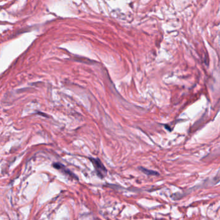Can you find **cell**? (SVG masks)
I'll return each instance as SVG.
<instances>
[{
  "label": "cell",
  "instance_id": "cell-1",
  "mask_svg": "<svg viewBox=\"0 0 220 220\" xmlns=\"http://www.w3.org/2000/svg\"><path fill=\"white\" fill-rule=\"evenodd\" d=\"M89 160L92 163L97 176L101 178H103L107 174V169L102 162L99 159L94 158H89Z\"/></svg>",
  "mask_w": 220,
  "mask_h": 220
},
{
  "label": "cell",
  "instance_id": "cell-2",
  "mask_svg": "<svg viewBox=\"0 0 220 220\" xmlns=\"http://www.w3.org/2000/svg\"><path fill=\"white\" fill-rule=\"evenodd\" d=\"M53 166L59 170H61V172H63V173H64L65 175H68L72 178H76L77 179V178L75 176V175L74 174H73L70 170H68V169H67L64 166H63V164H60V163H55V164H53Z\"/></svg>",
  "mask_w": 220,
  "mask_h": 220
},
{
  "label": "cell",
  "instance_id": "cell-3",
  "mask_svg": "<svg viewBox=\"0 0 220 220\" xmlns=\"http://www.w3.org/2000/svg\"><path fill=\"white\" fill-rule=\"evenodd\" d=\"M140 169L142 170V172H143L144 173L146 174V175H152V176H154V175H158V173L157 172H156V171H154V170H149V169H147L145 168H144V167H140Z\"/></svg>",
  "mask_w": 220,
  "mask_h": 220
}]
</instances>
